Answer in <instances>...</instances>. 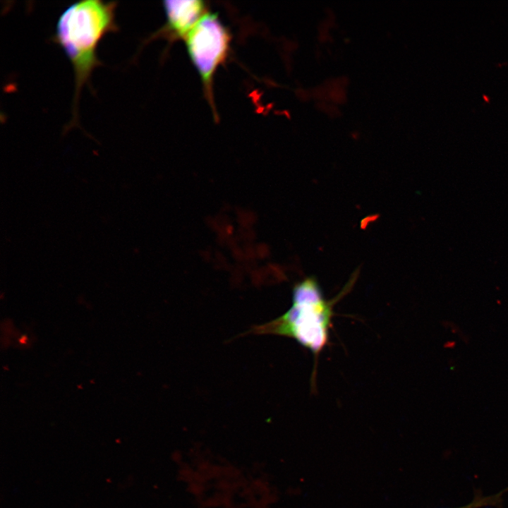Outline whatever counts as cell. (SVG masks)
<instances>
[{"instance_id":"1","label":"cell","mask_w":508,"mask_h":508,"mask_svg":"<svg viewBox=\"0 0 508 508\" xmlns=\"http://www.w3.org/2000/svg\"><path fill=\"white\" fill-rule=\"evenodd\" d=\"M117 2L83 0L68 6L59 16L52 41L71 62L74 73L72 119L68 129L78 121V101L83 87L90 86L93 71L102 65L97 47L109 33L117 32Z\"/></svg>"},{"instance_id":"2","label":"cell","mask_w":508,"mask_h":508,"mask_svg":"<svg viewBox=\"0 0 508 508\" xmlns=\"http://www.w3.org/2000/svg\"><path fill=\"white\" fill-rule=\"evenodd\" d=\"M351 281L334 298H325L314 277L297 283L291 308L282 316L249 331L255 334H276L295 339L318 358L329 341L335 303L352 286Z\"/></svg>"},{"instance_id":"3","label":"cell","mask_w":508,"mask_h":508,"mask_svg":"<svg viewBox=\"0 0 508 508\" xmlns=\"http://www.w3.org/2000/svg\"><path fill=\"white\" fill-rule=\"evenodd\" d=\"M229 35L214 13H206L186 37V44L207 90H210L216 68L224 59L229 47Z\"/></svg>"},{"instance_id":"4","label":"cell","mask_w":508,"mask_h":508,"mask_svg":"<svg viewBox=\"0 0 508 508\" xmlns=\"http://www.w3.org/2000/svg\"><path fill=\"white\" fill-rule=\"evenodd\" d=\"M164 8L167 15V28L179 37H185L202 17L204 2L200 0L165 1Z\"/></svg>"},{"instance_id":"5","label":"cell","mask_w":508,"mask_h":508,"mask_svg":"<svg viewBox=\"0 0 508 508\" xmlns=\"http://www.w3.org/2000/svg\"><path fill=\"white\" fill-rule=\"evenodd\" d=\"M507 490H508V488L497 494L488 496H483L481 492H476L473 500L469 504L458 507L446 508H481L488 506L501 507L502 495Z\"/></svg>"}]
</instances>
